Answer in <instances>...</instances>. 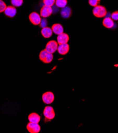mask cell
<instances>
[{
    "label": "cell",
    "mask_w": 118,
    "mask_h": 133,
    "mask_svg": "<svg viewBox=\"0 0 118 133\" xmlns=\"http://www.w3.org/2000/svg\"><path fill=\"white\" fill-rule=\"evenodd\" d=\"M7 7V6L5 3L2 0H0V13L4 12Z\"/></svg>",
    "instance_id": "obj_21"
},
{
    "label": "cell",
    "mask_w": 118,
    "mask_h": 133,
    "mask_svg": "<svg viewBox=\"0 0 118 133\" xmlns=\"http://www.w3.org/2000/svg\"><path fill=\"white\" fill-rule=\"evenodd\" d=\"M69 41V36L68 34L63 32L62 34L58 35L57 42L59 45L68 43Z\"/></svg>",
    "instance_id": "obj_11"
},
{
    "label": "cell",
    "mask_w": 118,
    "mask_h": 133,
    "mask_svg": "<svg viewBox=\"0 0 118 133\" xmlns=\"http://www.w3.org/2000/svg\"><path fill=\"white\" fill-rule=\"evenodd\" d=\"M93 13L95 17L101 18L106 17L107 15V10L104 6L98 5L95 7H94L93 10Z\"/></svg>",
    "instance_id": "obj_2"
},
{
    "label": "cell",
    "mask_w": 118,
    "mask_h": 133,
    "mask_svg": "<svg viewBox=\"0 0 118 133\" xmlns=\"http://www.w3.org/2000/svg\"><path fill=\"white\" fill-rule=\"evenodd\" d=\"M68 3L67 0H55V4L58 8H63L66 6Z\"/></svg>",
    "instance_id": "obj_17"
},
{
    "label": "cell",
    "mask_w": 118,
    "mask_h": 133,
    "mask_svg": "<svg viewBox=\"0 0 118 133\" xmlns=\"http://www.w3.org/2000/svg\"><path fill=\"white\" fill-rule=\"evenodd\" d=\"M5 15L9 18H14L17 14V9L16 7L12 5L7 6L4 12Z\"/></svg>",
    "instance_id": "obj_9"
},
{
    "label": "cell",
    "mask_w": 118,
    "mask_h": 133,
    "mask_svg": "<svg viewBox=\"0 0 118 133\" xmlns=\"http://www.w3.org/2000/svg\"><path fill=\"white\" fill-rule=\"evenodd\" d=\"M39 25V26H40V27L42 28H45V27H46V26H47V21L46 20V19L45 18H43L41 20V23Z\"/></svg>",
    "instance_id": "obj_22"
},
{
    "label": "cell",
    "mask_w": 118,
    "mask_h": 133,
    "mask_svg": "<svg viewBox=\"0 0 118 133\" xmlns=\"http://www.w3.org/2000/svg\"><path fill=\"white\" fill-rule=\"evenodd\" d=\"M29 20L33 24L35 25H38L40 24L42 19L41 16L38 13L36 12H32L29 15Z\"/></svg>",
    "instance_id": "obj_6"
},
{
    "label": "cell",
    "mask_w": 118,
    "mask_h": 133,
    "mask_svg": "<svg viewBox=\"0 0 118 133\" xmlns=\"http://www.w3.org/2000/svg\"><path fill=\"white\" fill-rule=\"evenodd\" d=\"M43 115L45 118L48 120H52L55 118V113L53 107L48 105L45 107L44 109Z\"/></svg>",
    "instance_id": "obj_3"
},
{
    "label": "cell",
    "mask_w": 118,
    "mask_h": 133,
    "mask_svg": "<svg viewBox=\"0 0 118 133\" xmlns=\"http://www.w3.org/2000/svg\"><path fill=\"white\" fill-rule=\"evenodd\" d=\"M55 99L54 94L52 92L47 91L42 95V100L45 104H49L53 103Z\"/></svg>",
    "instance_id": "obj_5"
},
{
    "label": "cell",
    "mask_w": 118,
    "mask_h": 133,
    "mask_svg": "<svg viewBox=\"0 0 118 133\" xmlns=\"http://www.w3.org/2000/svg\"><path fill=\"white\" fill-rule=\"evenodd\" d=\"M28 132L30 133H38L41 131V126H39L38 123H34L29 122L27 126H26Z\"/></svg>",
    "instance_id": "obj_8"
},
{
    "label": "cell",
    "mask_w": 118,
    "mask_h": 133,
    "mask_svg": "<svg viewBox=\"0 0 118 133\" xmlns=\"http://www.w3.org/2000/svg\"><path fill=\"white\" fill-rule=\"evenodd\" d=\"M39 58L45 64L51 63L53 59V55L47 52L45 49L42 50L39 55Z\"/></svg>",
    "instance_id": "obj_1"
},
{
    "label": "cell",
    "mask_w": 118,
    "mask_h": 133,
    "mask_svg": "<svg viewBox=\"0 0 118 133\" xmlns=\"http://www.w3.org/2000/svg\"><path fill=\"white\" fill-rule=\"evenodd\" d=\"M58 46L59 44L58 42L52 40V41H49L46 44L45 49L47 52L51 53V54H53V53H54L57 50Z\"/></svg>",
    "instance_id": "obj_4"
},
{
    "label": "cell",
    "mask_w": 118,
    "mask_h": 133,
    "mask_svg": "<svg viewBox=\"0 0 118 133\" xmlns=\"http://www.w3.org/2000/svg\"><path fill=\"white\" fill-rule=\"evenodd\" d=\"M43 2L45 5L52 7L54 5L55 0H43Z\"/></svg>",
    "instance_id": "obj_19"
},
{
    "label": "cell",
    "mask_w": 118,
    "mask_h": 133,
    "mask_svg": "<svg viewBox=\"0 0 118 133\" xmlns=\"http://www.w3.org/2000/svg\"><path fill=\"white\" fill-rule=\"evenodd\" d=\"M102 23L105 27L108 29L112 28L114 25V22L110 17L105 18L103 20Z\"/></svg>",
    "instance_id": "obj_14"
},
{
    "label": "cell",
    "mask_w": 118,
    "mask_h": 133,
    "mask_svg": "<svg viewBox=\"0 0 118 133\" xmlns=\"http://www.w3.org/2000/svg\"><path fill=\"white\" fill-rule=\"evenodd\" d=\"M100 1L101 0H88V3L90 6L95 7L99 5Z\"/></svg>",
    "instance_id": "obj_20"
},
{
    "label": "cell",
    "mask_w": 118,
    "mask_h": 133,
    "mask_svg": "<svg viewBox=\"0 0 118 133\" xmlns=\"http://www.w3.org/2000/svg\"><path fill=\"white\" fill-rule=\"evenodd\" d=\"M61 16L64 19L69 18L72 15V10L69 6H65L62 8L61 11Z\"/></svg>",
    "instance_id": "obj_12"
},
{
    "label": "cell",
    "mask_w": 118,
    "mask_h": 133,
    "mask_svg": "<svg viewBox=\"0 0 118 133\" xmlns=\"http://www.w3.org/2000/svg\"><path fill=\"white\" fill-rule=\"evenodd\" d=\"M41 34L44 38H49L52 37V34H53V31L50 28L48 27V26H46V27L42 29Z\"/></svg>",
    "instance_id": "obj_16"
},
{
    "label": "cell",
    "mask_w": 118,
    "mask_h": 133,
    "mask_svg": "<svg viewBox=\"0 0 118 133\" xmlns=\"http://www.w3.org/2000/svg\"><path fill=\"white\" fill-rule=\"evenodd\" d=\"M23 0H11V3L15 7H19L23 4Z\"/></svg>",
    "instance_id": "obj_18"
},
{
    "label": "cell",
    "mask_w": 118,
    "mask_h": 133,
    "mask_svg": "<svg viewBox=\"0 0 118 133\" xmlns=\"http://www.w3.org/2000/svg\"><path fill=\"white\" fill-rule=\"evenodd\" d=\"M70 49L69 45L68 43L63 44H60L58 47V51L59 54L61 55H65L68 54Z\"/></svg>",
    "instance_id": "obj_10"
},
{
    "label": "cell",
    "mask_w": 118,
    "mask_h": 133,
    "mask_svg": "<svg viewBox=\"0 0 118 133\" xmlns=\"http://www.w3.org/2000/svg\"><path fill=\"white\" fill-rule=\"evenodd\" d=\"M111 18L113 20H114V21L118 20V11H114L112 13Z\"/></svg>",
    "instance_id": "obj_23"
},
{
    "label": "cell",
    "mask_w": 118,
    "mask_h": 133,
    "mask_svg": "<svg viewBox=\"0 0 118 133\" xmlns=\"http://www.w3.org/2000/svg\"><path fill=\"white\" fill-rule=\"evenodd\" d=\"M52 13L53 10L52 7L44 5L40 10V16L43 18H46L49 17Z\"/></svg>",
    "instance_id": "obj_7"
},
{
    "label": "cell",
    "mask_w": 118,
    "mask_h": 133,
    "mask_svg": "<svg viewBox=\"0 0 118 133\" xmlns=\"http://www.w3.org/2000/svg\"><path fill=\"white\" fill-rule=\"evenodd\" d=\"M51 29L53 31V33L57 35H59L63 32V27L60 23L54 24L52 26Z\"/></svg>",
    "instance_id": "obj_13"
},
{
    "label": "cell",
    "mask_w": 118,
    "mask_h": 133,
    "mask_svg": "<svg viewBox=\"0 0 118 133\" xmlns=\"http://www.w3.org/2000/svg\"><path fill=\"white\" fill-rule=\"evenodd\" d=\"M28 119L29 122L34 123H39L41 121V117L38 114L33 112L29 115L28 117Z\"/></svg>",
    "instance_id": "obj_15"
}]
</instances>
